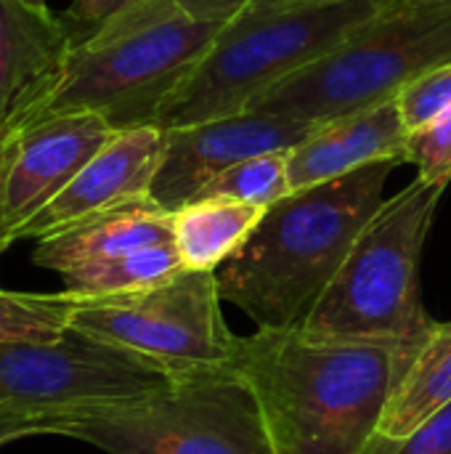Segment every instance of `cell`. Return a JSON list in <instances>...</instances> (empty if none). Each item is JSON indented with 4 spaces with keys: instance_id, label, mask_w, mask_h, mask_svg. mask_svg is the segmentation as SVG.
I'll list each match as a JSON object with an SVG mask.
<instances>
[{
    "instance_id": "obj_11",
    "label": "cell",
    "mask_w": 451,
    "mask_h": 454,
    "mask_svg": "<svg viewBox=\"0 0 451 454\" xmlns=\"http://www.w3.org/2000/svg\"><path fill=\"white\" fill-rule=\"evenodd\" d=\"M316 128L319 125L258 109L170 128L165 130V152L149 197L173 213L197 200L226 168L266 152L292 149Z\"/></svg>"
},
{
    "instance_id": "obj_3",
    "label": "cell",
    "mask_w": 451,
    "mask_h": 454,
    "mask_svg": "<svg viewBox=\"0 0 451 454\" xmlns=\"http://www.w3.org/2000/svg\"><path fill=\"white\" fill-rule=\"evenodd\" d=\"M223 24L194 21L170 0H136L74 37L53 80L3 128L64 112H96L117 130L154 125L162 101L207 53Z\"/></svg>"
},
{
    "instance_id": "obj_4",
    "label": "cell",
    "mask_w": 451,
    "mask_h": 454,
    "mask_svg": "<svg viewBox=\"0 0 451 454\" xmlns=\"http://www.w3.org/2000/svg\"><path fill=\"white\" fill-rule=\"evenodd\" d=\"M399 0H253L162 101V130L245 112Z\"/></svg>"
},
{
    "instance_id": "obj_5",
    "label": "cell",
    "mask_w": 451,
    "mask_h": 454,
    "mask_svg": "<svg viewBox=\"0 0 451 454\" xmlns=\"http://www.w3.org/2000/svg\"><path fill=\"white\" fill-rule=\"evenodd\" d=\"M444 184L415 178L383 202L298 327L319 343L412 351L436 325L420 298V261Z\"/></svg>"
},
{
    "instance_id": "obj_13",
    "label": "cell",
    "mask_w": 451,
    "mask_h": 454,
    "mask_svg": "<svg viewBox=\"0 0 451 454\" xmlns=\"http://www.w3.org/2000/svg\"><path fill=\"white\" fill-rule=\"evenodd\" d=\"M409 130L399 101H383L319 125L287 154L292 192L348 176L359 168L407 157Z\"/></svg>"
},
{
    "instance_id": "obj_12",
    "label": "cell",
    "mask_w": 451,
    "mask_h": 454,
    "mask_svg": "<svg viewBox=\"0 0 451 454\" xmlns=\"http://www.w3.org/2000/svg\"><path fill=\"white\" fill-rule=\"evenodd\" d=\"M165 152V130L157 125H136L117 130L82 170L16 234L21 239H45L77 221L117 207L122 202L149 197Z\"/></svg>"
},
{
    "instance_id": "obj_22",
    "label": "cell",
    "mask_w": 451,
    "mask_h": 454,
    "mask_svg": "<svg viewBox=\"0 0 451 454\" xmlns=\"http://www.w3.org/2000/svg\"><path fill=\"white\" fill-rule=\"evenodd\" d=\"M396 101H399L401 120L409 133L428 125L441 112L451 109V61L425 72L415 82H409L396 96Z\"/></svg>"
},
{
    "instance_id": "obj_1",
    "label": "cell",
    "mask_w": 451,
    "mask_h": 454,
    "mask_svg": "<svg viewBox=\"0 0 451 454\" xmlns=\"http://www.w3.org/2000/svg\"><path fill=\"white\" fill-rule=\"evenodd\" d=\"M234 370L258 396L274 454H364L399 380L401 351L258 327L239 338Z\"/></svg>"
},
{
    "instance_id": "obj_17",
    "label": "cell",
    "mask_w": 451,
    "mask_h": 454,
    "mask_svg": "<svg viewBox=\"0 0 451 454\" xmlns=\"http://www.w3.org/2000/svg\"><path fill=\"white\" fill-rule=\"evenodd\" d=\"M266 207L199 197L173 210V245L189 271H218L255 231Z\"/></svg>"
},
{
    "instance_id": "obj_2",
    "label": "cell",
    "mask_w": 451,
    "mask_h": 454,
    "mask_svg": "<svg viewBox=\"0 0 451 454\" xmlns=\"http://www.w3.org/2000/svg\"><path fill=\"white\" fill-rule=\"evenodd\" d=\"M396 165L401 160H383L266 207L250 239L215 271L221 298L263 330H298L383 207Z\"/></svg>"
},
{
    "instance_id": "obj_23",
    "label": "cell",
    "mask_w": 451,
    "mask_h": 454,
    "mask_svg": "<svg viewBox=\"0 0 451 454\" xmlns=\"http://www.w3.org/2000/svg\"><path fill=\"white\" fill-rule=\"evenodd\" d=\"M380 454H451V404Z\"/></svg>"
},
{
    "instance_id": "obj_18",
    "label": "cell",
    "mask_w": 451,
    "mask_h": 454,
    "mask_svg": "<svg viewBox=\"0 0 451 454\" xmlns=\"http://www.w3.org/2000/svg\"><path fill=\"white\" fill-rule=\"evenodd\" d=\"M181 271L183 263L175 245L162 242L98 263L77 266L61 274V282H64V293L74 298H106V295H122V293H136L162 285Z\"/></svg>"
},
{
    "instance_id": "obj_16",
    "label": "cell",
    "mask_w": 451,
    "mask_h": 454,
    "mask_svg": "<svg viewBox=\"0 0 451 454\" xmlns=\"http://www.w3.org/2000/svg\"><path fill=\"white\" fill-rule=\"evenodd\" d=\"M451 404V322H436L407 354L380 418L377 434L364 454H380L404 442L415 428Z\"/></svg>"
},
{
    "instance_id": "obj_15",
    "label": "cell",
    "mask_w": 451,
    "mask_h": 454,
    "mask_svg": "<svg viewBox=\"0 0 451 454\" xmlns=\"http://www.w3.org/2000/svg\"><path fill=\"white\" fill-rule=\"evenodd\" d=\"M74 37L48 5L0 0V130L53 80Z\"/></svg>"
},
{
    "instance_id": "obj_21",
    "label": "cell",
    "mask_w": 451,
    "mask_h": 454,
    "mask_svg": "<svg viewBox=\"0 0 451 454\" xmlns=\"http://www.w3.org/2000/svg\"><path fill=\"white\" fill-rule=\"evenodd\" d=\"M417 168V178L428 184H449L451 181V109L441 112L428 125L409 133L407 157Z\"/></svg>"
},
{
    "instance_id": "obj_9",
    "label": "cell",
    "mask_w": 451,
    "mask_h": 454,
    "mask_svg": "<svg viewBox=\"0 0 451 454\" xmlns=\"http://www.w3.org/2000/svg\"><path fill=\"white\" fill-rule=\"evenodd\" d=\"M221 303L215 271L183 269L146 290L80 298L72 327L152 359L170 378H186L234 367L239 338Z\"/></svg>"
},
{
    "instance_id": "obj_26",
    "label": "cell",
    "mask_w": 451,
    "mask_h": 454,
    "mask_svg": "<svg viewBox=\"0 0 451 454\" xmlns=\"http://www.w3.org/2000/svg\"><path fill=\"white\" fill-rule=\"evenodd\" d=\"M37 434H51V428L45 423H32V420H11V418H0V447L19 442L24 436H37Z\"/></svg>"
},
{
    "instance_id": "obj_6",
    "label": "cell",
    "mask_w": 451,
    "mask_h": 454,
    "mask_svg": "<svg viewBox=\"0 0 451 454\" xmlns=\"http://www.w3.org/2000/svg\"><path fill=\"white\" fill-rule=\"evenodd\" d=\"M449 61L451 0H399L247 109L324 125L396 98L409 82Z\"/></svg>"
},
{
    "instance_id": "obj_27",
    "label": "cell",
    "mask_w": 451,
    "mask_h": 454,
    "mask_svg": "<svg viewBox=\"0 0 451 454\" xmlns=\"http://www.w3.org/2000/svg\"><path fill=\"white\" fill-rule=\"evenodd\" d=\"M29 3H37V5H45V0H29Z\"/></svg>"
},
{
    "instance_id": "obj_8",
    "label": "cell",
    "mask_w": 451,
    "mask_h": 454,
    "mask_svg": "<svg viewBox=\"0 0 451 454\" xmlns=\"http://www.w3.org/2000/svg\"><path fill=\"white\" fill-rule=\"evenodd\" d=\"M152 359L69 327L48 343L0 346V418L61 426L165 388Z\"/></svg>"
},
{
    "instance_id": "obj_25",
    "label": "cell",
    "mask_w": 451,
    "mask_h": 454,
    "mask_svg": "<svg viewBox=\"0 0 451 454\" xmlns=\"http://www.w3.org/2000/svg\"><path fill=\"white\" fill-rule=\"evenodd\" d=\"M136 0H74L69 8V16L80 24L88 27H101L104 21H109L112 16H117L120 11H125L128 5H133Z\"/></svg>"
},
{
    "instance_id": "obj_14",
    "label": "cell",
    "mask_w": 451,
    "mask_h": 454,
    "mask_svg": "<svg viewBox=\"0 0 451 454\" xmlns=\"http://www.w3.org/2000/svg\"><path fill=\"white\" fill-rule=\"evenodd\" d=\"M173 242V213L152 197H138L117 207L93 213L74 226L37 239L32 261L56 274L77 266L117 258L141 247Z\"/></svg>"
},
{
    "instance_id": "obj_7",
    "label": "cell",
    "mask_w": 451,
    "mask_h": 454,
    "mask_svg": "<svg viewBox=\"0 0 451 454\" xmlns=\"http://www.w3.org/2000/svg\"><path fill=\"white\" fill-rule=\"evenodd\" d=\"M58 436L109 454H274L258 396L234 367L173 378L61 426Z\"/></svg>"
},
{
    "instance_id": "obj_10",
    "label": "cell",
    "mask_w": 451,
    "mask_h": 454,
    "mask_svg": "<svg viewBox=\"0 0 451 454\" xmlns=\"http://www.w3.org/2000/svg\"><path fill=\"white\" fill-rule=\"evenodd\" d=\"M114 133L96 112H64L0 130V253Z\"/></svg>"
},
{
    "instance_id": "obj_20",
    "label": "cell",
    "mask_w": 451,
    "mask_h": 454,
    "mask_svg": "<svg viewBox=\"0 0 451 454\" xmlns=\"http://www.w3.org/2000/svg\"><path fill=\"white\" fill-rule=\"evenodd\" d=\"M287 154L290 149L266 152V154L242 160L226 168L221 176H215L202 189L199 197H226V200H237V202H247L258 207H271L282 197L292 194Z\"/></svg>"
},
{
    "instance_id": "obj_24",
    "label": "cell",
    "mask_w": 451,
    "mask_h": 454,
    "mask_svg": "<svg viewBox=\"0 0 451 454\" xmlns=\"http://www.w3.org/2000/svg\"><path fill=\"white\" fill-rule=\"evenodd\" d=\"M183 16L194 21L229 24L237 13H242L253 0H170Z\"/></svg>"
},
{
    "instance_id": "obj_19",
    "label": "cell",
    "mask_w": 451,
    "mask_h": 454,
    "mask_svg": "<svg viewBox=\"0 0 451 454\" xmlns=\"http://www.w3.org/2000/svg\"><path fill=\"white\" fill-rule=\"evenodd\" d=\"M77 301L64 290L48 295L0 290V346L61 338L72 327Z\"/></svg>"
}]
</instances>
